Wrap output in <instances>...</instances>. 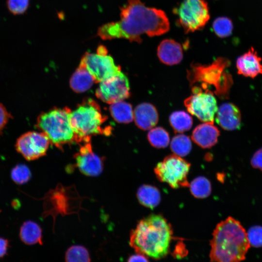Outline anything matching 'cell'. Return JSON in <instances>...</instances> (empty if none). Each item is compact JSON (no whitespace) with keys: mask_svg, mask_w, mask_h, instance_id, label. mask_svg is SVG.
I'll use <instances>...</instances> for the list:
<instances>
[{"mask_svg":"<svg viewBox=\"0 0 262 262\" xmlns=\"http://www.w3.org/2000/svg\"><path fill=\"white\" fill-rule=\"evenodd\" d=\"M169 29L168 18L163 11L147 7L141 0H128L120 8V19L101 26L97 34L105 40L123 38L140 43L142 34L159 36Z\"/></svg>","mask_w":262,"mask_h":262,"instance_id":"cell-1","label":"cell"},{"mask_svg":"<svg viewBox=\"0 0 262 262\" xmlns=\"http://www.w3.org/2000/svg\"><path fill=\"white\" fill-rule=\"evenodd\" d=\"M172 239L173 230L166 219L151 214L140 220L131 231L130 245L137 253L159 260L168 254Z\"/></svg>","mask_w":262,"mask_h":262,"instance_id":"cell-2","label":"cell"},{"mask_svg":"<svg viewBox=\"0 0 262 262\" xmlns=\"http://www.w3.org/2000/svg\"><path fill=\"white\" fill-rule=\"evenodd\" d=\"M211 261L235 262L244 260L250 246L240 223L229 217L217 224L211 240Z\"/></svg>","mask_w":262,"mask_h":262,"instance_id":"cell-3","label":"cell"},{"mask_svg":"<svg viewBox=\"0 0 262 262\" xmlns=\"http://www.w3.org/2000/svg\"><path fill=\"white\" fill-rule=\"evenodd\" d=\"M230 64L228 59L221 57L210 65H191L187 77L191 85L199 82L203 90L213 86V93L221 98H228L233 84L231 75L226 70Z\"/></svg>","mask_w":262,"mask_h":262,"instance_id":"cell-4","label":"cell"},{"mask_svg":"<svg viewBox=\"0 0 262 262\" xmlns=\"http://www.w3.org/2000/svg\"><path fill=\"white\" fill-rule=\"evenodd\" d=\"M107 119L94 100H84L76 109L71 111L70 114V124L76 136V142L85 143L90 141L92 135L109 134L111 130L103 129L102 127Z\"/></svg>","mask_w":262,"mask_h":262,"instance_id":"cell-5","label":"cell"},{"mask_svg":"<svg viewBox=\"0 0 262 262\" xmlns=\"http://www.w3.org/2000/svg\"><path fill=\"white\" fill-rule=\"evenodd\" d=\"M70 112L67 107L54 108L42 112L37 118L36 128L47 136L50 143L60 149L66 144L76 142L70 124Z\"/></svg>","mask_w":262,"mask_h":262,"instance_id":"cell-6","label":"cell"},{"mask_svg":"<svg viewBox=\"0 0 262 262\" xmlns=\"http://www.w3.org/2000/svg\"><path fill=\"white\" fill-rule=\"evenodd\" d=\"M174 13L186 33L202 29L210 19L208 5L204 0H184Z\"/></svg>","mask_w":262,"mask_h":262,"instance_id":"cell-7","label":"cell"},{"mask_svg":"<svg viewBox=\"0 0 262 262\" xmlns=\"http://www.w3.org/2000/svg\"><path fill=\"white\" fill-rule=\"evenodd\" d=\"M190 164L180 156L172 154L159 163L154 171L158 180L166 182L173 188L189 186L187 175Z\"/></svg>","mask_w":262,"mask_h":262,"instance_id":"cell-8","label":"cell"},{"mask_svg":"<svg viewBox=\"0 0 262 262\" xmlns=\"http://www.w3.org/2000/svg\"><path fill=\"white\" fill-rule=\"evenodd\" d=\"M80 64L91 74L95 82H100L121 71L120 67L115 65L114 59L108 54L107 49L103 45L98 46L96 53L85 52Z\"/></svg>","mask_w":262,"mask_h":262,"instance_id":"cell-9","label":"cell"},{"mask_svg":"<svg viewBox=\"0 0 262 262\" xmlns=\"http://www.w3.org/2000/svg\"><path fill=\"white\" fill-rule=\"evenodd\" d=\"M193 94L185 99L184 105L188 112L204 122L213 123L218 107L213 93L194 86Z\"/></svg>","mask_w":262,"mask_h":262,"instance_id":"cell-10","label":"cell"},{"mask_svg":"<svg viewBox=\"0 0 262 262\" xmlns=\"http://www.w3.org/2000/svg\"><path fill=\"white\" fill-rule=\"evenodd\" d=\"M50 143L49 139L44 133L29 131L17 139L15 147L18 153L30 161L45 155Z\"/></svg>","mask_w":262,"mask_h":262,"instance_id":"cell-11","label":"cell"},{"mask_svg":"<svg viewBox=\"0 0 262 262\" xmlns=\"http://www.w3.org/2000/svg\"><path fill=\"white\" fill-rule=\"evenodd\" d=\"M130 95L129 80L122 71L100 82L96 91V95L98 98L110 104L124 100Z\"/></svg>","mask_w":262,"mask_h":262,"instance_id":"cell-12","label":"cell"},{"mask_svg":"<svg viewBox=\"0 0 262 262\" xmlns=\"http://www.w3.org/2000/svg\"><path fill=\"white\" fill-rule=\"evenodd\" d=\"M76 165L81 173L87 176L95 177L103 169V160L92 150L90 141L85 142L74 155Z\"/></svg>","mask_w":262,"mask_h":262,"instance_id":"cell-13","label":"cell"},{"mask_svg":"<svg viewBox=\"0 0 262 262\" xmlns=\"http://www.w3.org/2000/svg\"><path fill=\"white\" fill-rule=\"evenodd\" d=\"M236 65L238 73L245 77L254 78L262 74V58L253 47L237 58Z\"/></svg>","mask_w":262,"mask_h":262,"instance_id":"cell-14","label":"cell"},{"mask_svg":"<svg viewBox=\"0 0 262 262\" xmlns=\"http://www.w3.org/2000/svg\"><path fill=\"white\" fill-rule=\"evenodd\" d=\"M215 120L218 125L225 130L239 129L241 126L240 111L233 103H223L217 109Z\"/></svg>","mask_w":262,"mask_h":262,"instance_id":"cell-15","label":"cell"},{"mask_svg":"<svg viewBox=\"0 0 262 262\" xmlns=\"http://www.w3.org/2000/svg\"><path fill=\"white\" fill-rule=\"evenodd\" d=\"M158 57L163 63L169 66L179 64L183 58L182 48L177 41L163 40L157 48Z\"/></svg>","mask_w":262,"mask_h":262,"instance_id":"cell-16","label":"cell"},{"mask_svg":"<svg viewBox=\"0 0 262 262\" xmlns=\"http://www.w3.org/2000/svg\"><path fill=\"white\" fill-rule=\"evenodd\" d=\"M220 132L213 123L205 122L197 126L192 134L193 141L202 148H210L217 142Z\"/></svg>","mask_w":262,"mask_h":262,"instance_id":"cell-17","label":"cell"},{"mask_svg":"<svg viewBox=\"0 0 262 262\" xmlns=\"http://www.w3.org/2000/svg\"><path fill=\"white\" fill-rule=\"evenodd\" d=\"M133 119L135 124L143 130H148L158 123L157 110L152 104L142 103L138 104L133 111Z\"/></svg>","mask_w":262,"mask_h":262,"instance_id":"cell-18","label":"cell"},{"mask_svg":"<svg viewBox=\"0 0 262 262\" xmlns=\"http://www.w3.org/2000/svg\"><path fill=\"white\" fill-rule=\"evenodd\" d=\"M94 82V78L82 65L74 71L70 79V86L77 93H82L90 88Z\"/></svg>","mask_w":262,"mask_h":262,"instance_id":"cell-19","label":"cell"},{"mask_svg":"<svg viewBox=\"0 0 262 262\" xmlns=\"http://www.w3.org/2000/svg\"><path fill=\"white\" fill-rule=\"evenodd\" d=\"M19 236L21 240L29 245L39 243L42 245V229L36 223L27 221L20 229Z\"/></svg>","mask_w":262,"mask_h":262,"instance_id":"cell-20","label":"cell"},{"mask_svg":"<svg viewBox=\"0 0 262 262\" xmlns=\"http://www.w3.org/2000/svg\"><path fill=\"white\" fill-rule=\"evenodd\" d=\"M137 197L140 204L150 209L156 207L161 200L159 190L150 185H141L137 190Z\"/></svg>","mask_w":262,"mask_h":262,"instance_id":"cell-21","label":"cell"},{"mask_svg":"<svg viewBox=\"0 0 262 262\" xmlns=\"http://www.w3.org/2000/svg\"><path fill=\"white\" fill-rule=\"evenodd\" d=\"M109 110L113 118L118 123H129L133 119L131 105L123 100L111 104Z\"/></svg>","mask_w":262,"mask_h":262,"instance_id":"cell-22","label":"cell"},{"mask_svg":"<svg viewBox=\"0 0 262 262\" xmlns=\"http://www.w3.org/2000/svg\"><path fill=\"white\" fill-rule=\"evenodd\" d=\"M169 122L176 132L181 133L189 131L193 125L192 117L184 111H176L169 116Z\"/></svg>","mask_w":262,"mask_h":262,"instance_id":"cell-23","label":"cell"},{"mask_svg":"<svg viewBox=\"0 0 262 262\" xmlns=\"http://www.w3.org/2000/svg\"><path fill=\"white\" fill-rule=\"evenodd\" d=\"M172 152L178 156L183 157L188 154L192 149V143L190 138L183 134L175 136L170 143Z\"/></svg>","mask_w":262,"mask_h":262,"instance_id":"cell-24","label":"cell"},{"mask_svg":"<svg viewBox=\"0 0 262 262\" xmlns=\"http://www.w3.org/2000/svg\"><path fill=\"white\" fill-rule=\"evenodd\" d=\"M190 191L196 197L205 198L211 192V185L210 181L204 177H198L195 179L189 184Z\"/></svg>","mask_w":262,"mask_h":262,"instance_id":"cell-25","label":"cell"},{"mask_svg":"<svg viewBox=\"0 0 262 262\" xmlns=\"http://www.w3.org/2000/svg\"><path fill=\"white\" fill-rule=\"evenodd\" d=\"M147 139L153 147L158 148L166 147L170 140L168 133L162 127L151 128L148 132Z\"/></svg>","mask_w":262,"mask_h":262,"instance_id":"cell-26","label":"cell"},{"mask_svg":"<svg viewBox=\"0 0 262 262\" xmlns=\"http://www.w3.org/2000/svg\"><path fill=\"white\" fill-rule=\"evenodd\" d=\"M212 26L215 34L220 38L229 36L233 30L231 20L225 16L219 17L215 19Z\"/></svg>","mask_w":262,"mask_h":262,"instance_id":"cell-27","label":"cell"},{"mask_svg":"<svg viewBox=\"0 0 262 262\" xmlns=\"http://www.w3.org/2000/svg\"><path fill=\"white\" fill-rule=\"evenodd\" d=\"M66 262H89L90 257L88 251L84 246L75 245L70 247L65 255Z\"/></svg>","mask_w":262,"mask_h":262,"instance_id":"cell-28","label":"cell"},{"mask_svg":"<svg viewBox=\"0 0 262 262\" xmlns=\"http://www.w3.org/2000/svg\"><path fill=\"white\" fill-rule=\"evenodd\" d=\"M11 178L16 183H26L31 178V172L29 167L24 164H18L11 171Z\"/></svg>","mask_w":262,"mask_h":262,"instance_id":"cell-29","label":"cell"},{"mask_svg":"<svg viewBox=\"0 0 262 262\" xmlns=\"http://www.w3.org/2000/svg\"><path fill=\"white\" fill-rule=\"evenodd\" d=\"M30 0H7L9 11L14 15L24 14L29 8Z\"/></svg>","mask_w":262,"mask_h":262,"instance_id":"cell-30","label":"cell"},{"mask_svg":"<svg viewBox=\"0 0 262 262\" xmlns=\"http://www.w3.org/2000/svg\"><path fill=\"white\" fill-rule=\"evenodd\" d=\"M246 233L250 245L254 247L262 246V227H252Z\"/></svg>","mask_w":262,"mask_h":262,"instance_id":"cell-31","label":"cell"},{"mask_svg":"<svg viewBox=\"0 0 262 262\" xmlns=\"http://www.w3.org/2000/svg\"><path fill=\"white\" fill-rule=\"evenodd\" d=\"M12 115L8 112L5 106L0 103V136L3 134V131L9 120L12 118Z\"/></svg>","mask_w":262,"mask_h":262,"instance_id":"cell-32","label":"cell"},{"mask_svg":"<svg viewBox=\"0 0 262 262\" xmlns=\"http://www.w3.org/2000/svg\"><path fill=\"white\" fill-rule=\"evenodd\" d=\"M250 163L253 167L259 169L262 171V147L254 153Z\"/></svg>","mask_w":262,"mask_h":262,"instance_id":"cell-33","label":"cell"},{"mask_svg":"<svg viewBox=\"0 0 262 262\" xmlns=\"http://www.w3.org/2000/svg\"><path fill=\"white\" fill-rule=\"evenodd\" d=\"M9 242L7 239L0 237V258L5 256L7 251Z\"/></svg>","mask_w":262,"mask_h":262,"instance_id":"cell-34","label":"cell"},{"mask_svg":"<svg viewBox=\"0 0 262 262\" xmlns=\"http://www.w3.org/2000/svg\"><path fill=\"white\" fill-rule=\"evenodd\" d=\"M128 262H147L148 261L147 257L143 254L137 253L136 254L132 255L131 256L129 259Z\"/></svg>","mask_w":262,"mask_h":262,"instance_id":"cell-35","label":"cell"},{"mask_svg":"<svg viewBox=\"0 0 262 262\" xmlns=\"http://www.w3.org/2000/svg\"><path fill=\"white\" fill-rule=\"evenodd\" d=\"M12 205L16 209L20 207V202L18 199H14L12 202Z\"/></svg>","mask_w":262,"mask_h":262,"instance_id":"cell-36","label":"cell"}]
</instances>
